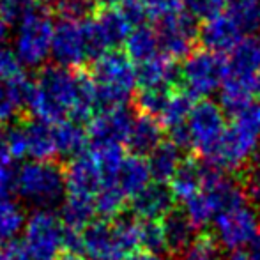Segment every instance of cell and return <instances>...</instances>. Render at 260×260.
Segmentation results:
<instances>
[{
	"instance_id": "obj_1",
	"label": "cell",
	"mask_w": 260,
	"mask_h": 260,
	"mask_svg": "<svg viewBox=\"0 0 260 260\" xmlns=\"http://www.w3.org/2000/svg\"><path fill=\"white\" fill-rule=\"evenodd\" d=\"M124 157L120 145H90L69 159L60 216L73 234L94 223L96 216L113 219L122 212L127 199L117 177Z\"/></svg>"
},
{
	"instance_id": "obj_2",
	"label": "cell",
	"mask_w": 260,
	"mask_h": 260,
	"mask_svg": "<svg viewBox=\"0 0 260 260\" xmlns=\"http://www.w3.org/2000/svg\"><path fill=\"white\" fill-rule=\"evenodd\" d=\"M25 108L34 120L57 124L90 119L100 110L96 87L83 69L45 66L30 83Z\"/></svg>"
},
{
	"instance_id": "obj_3",
	"label": "cell",
	"mask_w": 260,
	"mask_h": 260,
	"mask_svg": "<svg viewBox=\"0 0 260 260\" xmlns=\"http://www.w3.org/2000/svg\"><path fill=\"white\" fill-rule=\"evenodd\" d=\"M170 193L195 229L211 225L226 209L248 202L243 184L230 174L193 161L182 163L170 181Z\"/></svg>"
},
{
	"instance_id": "obj_4",
	"label": "cell",
	"mask_w": 260,
	"mask_h": 260,
	"mask_svg": "<svg viewBox=\"0 0 260 260\" xmlns=\"http://www.w3.org/2000/svg\"><path fill=\"white\" fill-rule=\"evenodd\" d=\"M260 157V103L253 101L241 112L234 113L226 133L214 152L209 167L225 174L244 168Z\"/></svg>"
},
{
	"instance_id": "obj_5",
	"label": "cell",
	"mask_w": 260,
	"mask_h": 260,
	"mask_svg": "<svg viewBox=\"0 0 260 260\" xmlns=\"http://www.w3.org/2000/svg\"><path fill=\"white\" fill-rule=\"evenodd\" d=\"M9 189L34 209H53L64 202L66 177L57 163L53 161L27 159L16 167L11 179Z\"/></svg>"
},
{
	"instance_id": "obj_6",
	"label": "cell",
	"mask_w": 260,
	"mask_h": 260,
	"mask_svg": "<svg viewBox=\"0 0 260 260\" xmlns=\"http://www.w3.org/2000/svg\"><path fill=\"white\" fill-rule=\"evenodd\" d=\"M260 66L258 39H244L226 57V75L219 89V106L225 113H237L253 103L255 76Z\"/></svg>"
},
{
	"instance_id": "obj_7",
	"label": "cell",
	"mask_w": 260,
	"mask_h": 260,
	"mask_svg": "<svg viewBox=\"0 0 260 260\" xmlns=\"http://www.w3.org/2000/svg\"><path fill=\"white\" fill-rule=\"evenodd\" d=\"M96 87L100 108L127 106V101L138 90L137 66L124 52L110 50L90 64L89 71Z\"/></svg>"
},
{
	"instance_id": "obj_8",
	"label": "cell",
	"mask_w": 260,
	"mask_h": 260,
	"mask_svg": "<svg viewBox=\"0 0 260 260\" xmlns=\"http://www.w3.org/2000/svg\"><path fill=\"white\" fill-rule=\"evenodd\" d=\"M73 234L53 209H34L21 230V250L28 260H57L71 244Z\"/></svg>"
},
{
	"instance_id": "obj_9",
	"label": "cell",
	"mask_w": 260,
	"mask_h": 260,
	"mask_svg": "<svg viewBox=\"0 0 260 260\" xmlns=\"http://www.w3.org/2000/svg\"><path fill=\"white\" fill-rule=\"evenodd\" d=\"M106 53L101 45L92 20L73 21L58 20L55 23L52 57L57 66L69 69H83L85 64H92L98 57Z\"/></svg>"
},
{
	"instance_id": "obj_10",
	"label": "cell",
	"mask_w": 260,
	"mask_h": 260,
	"mask_svg": "<svg viewBox=\"0 0 260 260\" xmlns=\"http://www.w3.org/2000/svg\"><path fill=\"white\" fill-rule=\"evenodd\" d=\"M226 127H229V122H226L225 110L221 106L207 100L199 101L188 117L181 147L186 145L206 163H209L214 152L218 151L226 133Z\"/></svg>"
},
{
	"instance_id": "obj_11",
	"label": "cell",
	"mask_w": 260,
	"mask_h": 260,
	"mask_svg": "<svg viewBox=\"0 0 260 260\" xmlns=\"http://www.w3.org/2000/svg\"><path fill=\"white\" fill-rule=\"evenodd\" d=\"M226 75V57L209 50H193L179 68V80L182 92L191 100H207L214 92H219Z\"/></svg>"
},
{
	"instance_id": "obj_12",
	"label": "cell",
	"mask_w": 260,
	"mask_h": 260,
	"mask_svg": "<svg viewBox=\"0 0 260 260\" xmlns=\"http://www.w3.org/2000/svg\"><path fill=\"white\" fill-rule=\"evenodd\" d=\"M53 30L52 18L39 9L14 28L13 53L23 68H45L52 57Z\"/></svg>"
},
{
	"instance_id": "obj_13",
	"label": "cell",
	"mask_w": 260,
	"mask_h": 260,
	"mask_svg": "<svg viewBox=\"0 0 260 260\" xmlns=\"http://www.w3.org/2000/svg\"><path fill=\"white\" fill-rule=\"evenodd\" d=\"M214 239L230 253L251 248L260 234V214L251 204L244 202L226 209L212 223Z\"/></svg>"
},
{
	"instance_id": "obj_14",
	"label": "cell",
	"mask_w": 260,
	"mask_h": 260,
	"mask_svg": "<svg viewBox=\"0 0 260 260\" xmlns=\"http://www.w3.org/2000/svg\"><path fill=\"white\" fill-rule=\"evenodd\" d=\"M30 83L13 50L0 48V126L13 122L20 113L27 103Z\"/></svg>"
},
{
	"instance_id": "obj_15",
	"label": "cell",
	"mask_w": 260,
	"mask_h": 260,
	"mask_svg": "<svg viewBox=\"0 0 260 260\" xmlns=\"http://www.w3.org/2000/svg\"><path fill=\"white\" fill-rule=\"evenodd\" d=\"M154 27L163 55L177 60V58H186L193 52V45L199 39L200 27L197 25V18L188 9L165 18Z\"/></svg>"
},
{
	"instance_id": "obj_16",
	"label": "cell",
	"mask_w": 260,
	"mask_h": 260,
	"mask_svg": "<svg viewBox=\"0 0 260 260\" xmlns=\"http://www.w3.org/2000/svg\"><path fill=\"white\" fill-rule=\"evenodd\" d=\"M135 113L127 106L100 108L89 119L87 135L90 145H126Z\"/></svg>"
},
{
	"instance_id": "obj_17",
	"label": "cell",
	"mask_w": 260,
	"mask_h": 260,
	"mask_svg": "<svg viewBox=\"0 0 260 260\" xmlns=\"http://www.w3.org/2000/svg\"><path fill=\"white\" fill-rule=\"evenodd\" d=\"M199 39L202 41L206 50L225 57L226 53H232L246 39V34L223 11V13L212 14L202 21L199 28Z\"/></svg>"
},
{
	"instance_id": "obj_18",
	"label": "cell",
	"mask_w": 260,
	"mask_h": 260,
	"mask_svg": "<svg viewBox=\"0 0 260 260\" xmlns=\"http://www.w3.org/2000/svg\"><path fill=\"white\" fill-rule=\"evenodd\" d=\"M177 80L179 68L175 60L163 53L137 64L138 90H174Z\"/></svg>"
},
{
	"instance_id": "obj_19",
	"label": "cell",
	"mask_w": 260,
	"mask_h": 260,
	"mask_svg": "<svg viewBox=\"0 0 260 260\" xmlns=\"http://www.w3.org/2000/svg\"><path fill=\"white\" fill-rule=\"evenodd\" d=\"M92 23L98 32V38H100L101 45H103L106 52L115 50L119 45H124L127 36L135 28L119 6L100 9L96 13V16L92 18Z\"/></svg>"
},
{
	"instance_id": "obj_20",
	"label": "cell",
	"mask_w": 260,
	"mask_h": 260,
	"mask_svg": "<svg viewBox=\"0 0 260 260\" xmlns=\"http://www.w3.org/2000/svg\"><path fill=\"white\" fill-rule=\"evenodd\" d=\"M172 193L163 184L152 182L149 188H145L140 195L131 200L133 214L140 221H163L172 212Z\"/></svg>"
},
{
	"instance_id": "obj_21",
	"label": "cell",
	"mask_w": 260,
	"mask_h": 260,
	"mask_svg": "<svg viewBox=\"0 0 260 260\" xmlns=\"http://www.w3.org/2000/svg\"><path fill=\"white\" fill-rule=\"evenodd\" d=\"M25 138V154L28 159L34 161H52L58 157L57 137H55V126L46 122L21 124Z\"/></svg>"
},
{
	"instance_id": "obj_22",
	"label": "cell",
	"mask_w": 260,
	"mask_h": 260,
	"mask_svg": "<svg viewBox=\"0 0 260 260\" xmlns=\"http://www.w3.org/2000/svg\"><path fill=\"white\" fill-rule=\"evenodd\" d=\"M117 181H119V188L122 195L131 202L135 197L140 195L145 188L152 184V174L147 159L144 156L126 154L119 168Z\"/></svg>"
},
{
	"instance_id": "obj_23",
	"label": "cell",
	"mask_w": 260,
	"mask_h": 260,
	"mask_svg": "<svg viewBox=\"0 0 260 260\" xmlns=\"http://www.w3.org/2000/svg\"><path fill=\"white\" fill-rule=\"evenodd\" d=\"M161 144H163V127L157 119L145 113L135 115L126 140V145L133 151V154H151Z\"/></svg>"
},
{
	"instance_id": "obj_24",
	"label": "cell",
	"mask_w": 260,
	"mask_h": 260,
	"mask_svg": "<svg viewBox=\"0 0 260 260\" xmlns=\"http://www.w3.org/2000/svg\"><path fill=\"white\" fill-rule=\"evenodd\" d=\"M193 100L182 90H174L172 96L168 98V101L165 103L163 110L157 115V122L161 124V127L167 131H170L172 142L181 145L182 133H184L186 122H188V117L191 113Z\"/></svg>"
},
{
	"instance_id": "obj_25",
	"label": "cell",
	"mask_w": 260,
	"mask_h": 260,
	"mask_svg": "<svg viewBox=\"0 0 260 260\" xmlns=\"http://www.w3.org/2000/svg\"><path fill=\"white\" fill-rule=\"evenodd\" d=\"M149 168H151L152 181H156L157 184H165L170 182L172 179L177 175V172L181 170L182 163V152L181 145L175 142H163L156 151H152L149 154Z\"/></svg>"
},
{
	"instance_id": "obj_26",
	"label": "cell",
	"mask_w": 260,
	"mask_h": 260,
	"mask_svg": "<svg viewBox=\"0 0 260 260\" xmlns=\"http://www.w3.org/2000/svg\"><path fill=\"white\" fill-rule=\"evenodd\" d=\"M25 214L21 204L9 195V188L0 184V244H11L23 230Z\"/></svg>"
},
{
	"instance_id": "obj_27",
	"label": "cell",
	"mask_w": 260,
	"mask_h": 260,
	"mask_svg": "<svg viewBox=\"0 0 260 260\" xmlns=\"http://www.w3.org/2000/svg\"><path fill=\"white\" fill-rule=\"evenodd\" d=\"M124 50H126L124 53L135 62V66L159 55L161 50L154 25L144 23L140 27L133 28L127 39L124 41Z\"/></svg>"
},
{
	"instance_id": "obj_28",
	"label": "cell",
	"mask_w": 260,
	"mask_h": 260,
	"mask_svg": "<svg viewBox=\"0 0 260 260\" xmlns=\"http://www.w3.org/2000/svg\"><path fill=\"white\" fill-rule=\"evenodd\" d=\"M161 230H163L165 250L177 251V253H181L195 239L193 236L195 226L189 223V219L182 212H170L161 221Z\"/></svg>"
},
{
	"instance_id": "obj_29",
	"label": "cell",
	"mask_w": 260,
	"mask_h": 260,
	"mask_svg": "<svg viewBox=\"0 0 260 260\" xmlns=\"http://www.w3.org/2000/svg\"><path fill=\"white\" fill-rule=\"evenodd\" d=\"M55 126V137H57L58 157H75L82 154L89 144V135L83 126L76 120H64L57 122Z\"/></svg>"
},
{
	"instance_id": "obj_30",
	"label": "cell",
	"mask_w": 260,
	"mask_h": 260,
	"mask_svg": "<svg viewBox=\"0 0 260 260\" xmlns=\"http://www.w3.org/2000/svg\"><path fill=\"white\" fill-rule=\"evenodd\" d=\"M225 13L246 36L260 30V0H229Z\"/></svg>"
},
{
	"instance_id": "obj_31",
	"label": "cell",
	"mask_w": 260,
	"mask_h": 260,
	"mask_svg": "<svg viewBox=\"0 0 260 260\" xmlns=\"http://www.w3.org/2000/svg\"><path fill=\"white\" fill-rule=\"evenodd\" d=\"M34 11H38L34 0H0V25L7 30L16 28Z\"/></svg>"
},
{
	"instance_id": "obj_32",
	"label": "cell",
	"mask_w": 260,
	"mask_h": 260,
	"mask_svg": "<svg viewBox=\"0 0 260 260\" xmlns=\"http://www.w3.org/2000/svg\"><path fill=\"white\" fill-rule=\"evenodd\" d=\"M179 260H221V246L214 237L197 236L179 253Z\"/></svg>"
},
{
	"instance_id": "obj_33",
	"label": "cell",
	"mask_w": 260,
	"mask_h": 260,
	"mask_svg": "<svg viewBox=\"0 0 260 260\" xmlns=\"http://www.w3.org/2000/svg\"><path fill=\"white\" fill-rule=\"evenodd\" d=\"M55 9L60 20L87 21L96 16L100 7L96 0H58Z\"/></svg>"
},
{
	"instance_id": "obj_34",
	"label": "cell",
	"mask_w": 260,
	"mask_h": 260,
	"mask_svg": "<svg viewBox=\"0 0 260 260\" xmlns=\"http://www.w3.org/2000/svg\"><path fill=\"white\" fill-rule=\"evenodd\" d=\"M14 170L16 167H14V157L11 156L9 144H7V131L0 126V184L9 188Z\"/></svg>"
},
{
	"instance_id": "obj_35",
	"label": "cell",
	"mask_w": 260,
	"mask_h": 260,
	"mask_svg": "<svg viewBox=\"0 0 260 260\" xmlns=\"http://www.w3.org/2000/svg\"><path fill=\"white\" fill-rule=\"evenodd\" d=\"M229 4V0H188V11L193 14L195 18H206L212 16V14L223 13Z\"/></svg>"
},
{
	"instance_id": "obj_36",
	"label": "cell",
	"mask_w": 260,
	"mask_h": 260,
	"mask_svg": "<svg viewBox=\"0 0 260 260\" xmlns=\"http://www.w3.org/2000/svg\"><path fill=\"white\" fill-rule=\"evenodd\" d=\"M243 189L244 195H246V200H250L253 206L260 207V159L253 167H250L246 177H244Z\"/></svg>"
},
{
	"instance_id": "obj_37",
	"label": "cell",
	"mask_w": 260,
	"mask_h": 260,
	"mask_svg": "<svg viewBox=\"0 0 260 260\" xmlns=\"http://www.w3.org/2000/svg\"><path fill=\"white\" fill-rule=\"evenodd\" d=\"M0 260H28L21 246L14 244H0Z\"/></svg>"
},
{
	"instance_id": "obj_38",
	"label": "cell",
	"mask_w": 260,
	"mask_h": 260,
	"mask_svg": "<svg viewBox=\"0 0 260 260\" xmlns=\"http://www.w3.org/2000/svg\"><path fill=\"white\" fill-rule=\"evenodd\" d=\"M124 260H168L165 257L163 251H154V250H138L135 253H131L129 257Z\"/></svg>"
},
{
	"instance_id": "obj_39",
	"label": "cell",
	"mask_w": 260,
	"mask_h": 260,
	"mask_svg": "<svg viewBox=\"0 0 260 260\" xmlns=\"http://www.w3.org/2000/svg\"><path fill=\"white\" fill-rule=\"evenodd\" d=\"M124 0H96V4H98V7L100 9H105V7H117V6H120Z\"/></svg>"
},
{
	"instance_id": "obj_40",
	"label": "cell",
	"mask_w": 260,
	"mask_h": 260,
	"mask_svg": "<svg viewBox=\"0 0 260 260\" xmlns=\"http://www.w3.org/2000/svg\"><path fill=\"white\" fill-rule=\"evenodd\" d=\"M226 260H255V258L248 251H241V253H232Z\"/></svg>"
},
{
	"instance_id": "obj_41",
	"label": "cell",
	"mask_w": 260,
	"mask_h": 260,
	"mask_svg": "<svg viewBox=\"0 0 260 260\" xmlns=\"http://www.w3.org/2000/svg\"><path fill=\"white\" fill-rule=\"evenodd\" d=\"M251 257H253L255 260H260V234H258V237H257V241H255V244L251 246Z\"/></svg>"
},
{
	"instance_id": "obj_42",
	"label": "cell",
	"mask_w": 260,
	"mask_h": 260,
	"mask_svg": "<svg viewBox=\"0 0 260 260\" xmlns=\"http://www.w3.org/2000/svg\"><path fill=\"white\" fill-rule=\"evenodd\" d=\"M58 0H34L36 6H57Z\"/></svg>"
},
{
	"instance_id": "obj_43",
	"label": "cell",
	"mask_w": 260,
	"mask_h": 260,
	"mask_svg": "<svg viewBox=\"0 0 260 260\" xmlns=\"http://www.w3.org/2000/svg\"><path fill=\"white\" fill-rule=\"evenodd\" d=\"M60 260H87V258H85V257H82V255L71 253V255H66V257H62Z\"/></svg>"
},
{
	"instance_id": "obj_44",
	"label": "cell",
	"mask_w": 260,
	"mask_h": 260,
	"mask_svg": "<svg viewBox=\"0 0 260 260\" xmlns=\"http://www.w3.org/2000/svg\"><path fill=\"white\" fill-rule=\"evenodd\" d=\"M7 32H9V30H7L4 25H0V45H2V41L7 38ZM0 48H2V46H0Z\"/></svg>"
},
{
	"instance_id": "obj_45",
	"label": "cell",
	"mask_w": 260,
	"mask_h": 260,
	"mask_svg": "<svg viewBox=\"0 0 260 260\" xmlns=\"http://www.w3.org/2000/svg\"><path fill=\"white\" fill-rule=\"evenodd\" d=\"M255 90H257V94H260V66H258L257 76H255Z\"/></svg>"
},
{
	"instance_id": "obj_46",
	"label": "cell",
	"mask_w": 260,
	"mask_h": 260,
	"mask_svg": "<svg viewBox=\"0 0 260 260\" xmlns=\"http://www.w3.org/2000/svg\"><path fill=\"white\" fill-rule=\"evenodd\" d=\"M184 2H186V4H188V0H184Z\"/></svg>"
},
{
	"instance_id": "obj_47",
	"label": "cell",
	"mask_w": 260,
	"mask_h": 260,
	"mask_svg": "<svg viewBox=\"0 0 260 260\" xmlns=\"http://www.w3.org/2000/svg\"><path fill=\"white\" fill-rule=\"evenodd\" d=\"M258 43H260V38H258Z\"/></svg>"
}]
</instances>
